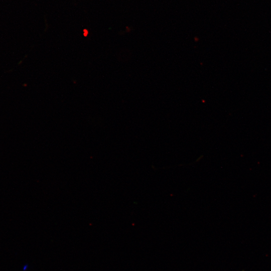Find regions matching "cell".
I'll use <instances>...</instances> for the list:
<instances>
[]
</instances>
